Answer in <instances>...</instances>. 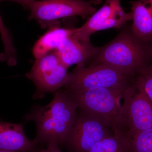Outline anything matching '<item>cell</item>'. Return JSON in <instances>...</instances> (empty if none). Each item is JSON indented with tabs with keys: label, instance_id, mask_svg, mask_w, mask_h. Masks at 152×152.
I'll return each mask as SVG.
<instances>
[{
	"label": "cell",
	"instance_id": "obj_18",
	"mask_svg": "<svg viewBox=\"0 0 152 152\" xmlns=\"http://www.w3.org/2000/svg\"><path fill=\"white\" fill-rule=\"evenodd\" d=\"M33 152H63L58 146V143L55 141L49 142L47 147L43 148H37Z\"/></svg>",
	"mask_w": 152,
	"mask_h": 152
},
{
	"label": "cell",
	"instance_id": "obj_17",
	"mask_svg": "<svg viewBox=\"0 0 152 152\" xmlns=\"http://www.w3.org/2000/svg\"><path fill=\"white\" fill-rule=\"evenodd\" d=\"M0 34L4 46V52L1 56L4 60L12 61L18 58L16 50L14 45L12 38L8 29L6 27L0 15Z\"/></svg>",
	"mask_w": 152,
	"mask_h": 152
},
{
	"label": "cell",
	"instance_id": "obj_21",
	"mask_svg": "<svg viewBox=\"0 0 152 152\" xmlns=\"http://www.w3.org/2000/svg\"><path fill=\"white\" fill-rule=\"evenodd\" d=\"M96 1H99V0H96Z\"/></svg>",
	"mask_w": 152,
	"mask_h": 152
},
{
	"label": "cell",
	"instance_id": "obj_14",
	"mask_svg": "<svg viewBox=\"0 0 152 152\" xmlns=\"http://www.w3.org/2000/svg\"><path fill=\"white\" fill-rule=\"evenodd\" d=\"M130 140L120 133L103 139L95 144L88 152H129Z\"/></svg>",
	"mask_w": 152,
	"mask_h": 152
},
{
	"label": "cell",
	"instance_id": "obj_10",
	"mask_svg": "<svg viewBox=\"0 0 152 152\" xmlns=\"http://www.w3.org/2000/svg\"><path fill=\"white\" fill-rule=\"evenodd\" d=\"M38 145L28 138L21 124L0 121V150L33 152Z\"/></svg>",
	"mask_w": 152,
	"mask_h": 152
},
{
	"label": "cell",
	"instance_id": "obj_16",
	"mask_svg": "<svg viewBox=\"0 0 152 152\" xmlns=\"http://www.w3.org/2000/svg\"><path fill=\"white\" fill-rule=\"evenodd\" d=\"M130 140L129 152H152V128L138 133Z\"/></svg>",
	"mask_w": 152,
	"mask_h": 152
},
{
	"label": "cell",
	"instance_id": "obj_15",
	"mask_svg": "<svg viewBox=\"0 0 152 152\" xmlns=\"http://www.w3.org/2000/svg\"><path fill=\"white\" fill-rule=\"evenodd\" d=\"M133 83L152 102V63L143 68L136 75Z\"/></svg>",
	"mask_w": 152,
	"mask_h": 152
},
{
	"label": "cell",
	"instance_id": "obj_2",
	"mask_svg": "<svg viewBox=\"0 0 152 152\" xmlns=\"http://www.w3.org/2000/svg\"><path fill=\"white\" fill-rule=\"evenodd\" d=\"M77 108L66 91H60L56 92L53 99L47 105L33 109L26 119L36 123L37 135L34 140L38 145L51 141L65 143Z\"/></svg>",
	"mask_w": 152,
	"mask_h": 152
},
{
	"label": "cell",
	"instance_id": "obj_8",
	"mask_svg": "<svg viewBox=\"0 0 152 152\" xmlns=\"http://www.w3.org/2000/svg\"><path fill=\"white\" fill-rule=\"evenodd\" d=\"M55 50L37 59L29 72L26 75L35 86L36 99L47 93L56 91L64 86L69 73Z\"/></svg>",
	"mask_w": 152,
	"mask_h": 152
},
{
	"label": "cell",
	"instance_id": "obj_3",
	"mask_svg": "<svg viewBox=\"0 0 152 152\" xmlns=\"http://www.w3.org/2000/svg\"><path fill=\"white\" fill-rule=\"evenodd\" d=\"M126 89L95 88L65 91L77 108L102 120L113 130L121 113V100Z\"/></svg>",
	"mask_w": 152,
	"mask_h": 152
},
{
	"label": "cell",
	"instance_id": "obj_6",
	"mask_svg": "<svg viewBox=\"0 0 152 152\" xmlns=\"http://www.w3.org/2000/svg\"><path fill=\"white\" fill-rule=\"evenodd\" d=\"M93 1L84 0H39L30 3L26 8L30 11L29 19L37 22L42 29L60 26L59 20L69 17L92 15L96 9Z\"/></svg>",
	"mask_w": 152,
	"mask_h": 152
},
{
	"label": "cell",
	"instance_id": "obj_1",
	"mask_svg": "<svg viewBox=\"0 0 152 152\" xmlns=\"http://www.w3.org/2000/svg\"><path fill=\"white\" fill-rule=\"evenodd\" d=\"M152 63V44L140 40L131 31L123 30L113 40L97 48L91 65L105 64L134 77Z\"/></svg>",
	"mask_w": 152,
	"mask_h": 152
},
{
	"label": "cell",
	"instance_id": "obj_11",
	"mask_svg": "<svg viewBox=\"0 0 152 152\" xmlns=\"http://www.w3.org/2000/svg\"><path fill=\"white\" fill-rule=\"evenodd\" d=\"M121 6L120 0H107L82 26L74 28L72 36L79 40L90 42V37L94 33L107 29V23Z\"/></svg>",
	"mask_w": 152,
	"mask_h": 152
},
{
	"label": "cell",
	"instance_id": "obj_4",
	"mask_svg": "<svg viewBox=\"0 0 152 152\" xmlns=\"http://www.w3.org/2000/svg\"><path fill=\"white\" fill-rule=\"evenodd\" d=\"M123 98L119 118L113 131L130 140L138 133L152 128V102L133 82Z\"/></svg>",
	"mask_w": 152,
	"mask_h": 152
},
{
	"label": "cell",
	"instance_id": "obj_20",
	"mask_svg": "<svg viewBox=\"0 0 152 152\" xmlns=\"http://www.w3.org/2000/svg\"><path fill=\"white\" fill-rule=\"evenodd\" d=\"M0 152H22L14 151H2V150H0Z\"/></svg>",
	"mask_w": 152,
	"mask_h": 152
},
{
	"label": "cell",
	"instance_id": "obj_19",
	"mask_svg": "<svg viewBox=\"0 0 152 152\" xmlns=\"http://www.w3.org/2000/svg\"><path fill=\"white\" fill-rule=\"evenodd\" d=\"M37 0H0V2L4 1H10L15 2L18 3L20 4L26 8L30 3L32 2Z\"/></svg>",
	"mask_w": 152,
	"mask_h": 152
},
{
	"label": "cell",
	"instance_id": "obj_7",
	"mask_svg": "<svg viewBox=\"0 0 152 152\" xmlns=\"http://www.w3.org/2000/svg\"><path fill=\"white\" fill-rule=\"evenodd\" d=\"M114 134L102 120L81 110L77 112L65 143L73 152H88L98 142Z\"/></svg>",
	"mask_w": 152,
	"mask_h": 152
},
{
	"label": "cell",
	"instance_id": "obj_9",
	"mask_svg": "<svg viewBox=\"0 0 152 152\" xmlns=\"http://www.w3.org/2000/svg\"><path fill=\"white\" fill-rule=\"evenodd\" d=\"M97 48L90 42L79 40L72 34L66 38L55 51L61 61L68 69L74 65L78 68L86 66L94 58Z\"/></svg>",
	"mask_w": 152,
	"mask_h": 152
},
{
	"label": "cell",
	"instance_id": "obj_13",
	"mask_svg": "<svg viewBox=\"0 0 152 152\" xmlns=\"http://www.w3.org/2000/svg\"><path fill=\"white\" fill-rule=\"evenodd\" d=\"M72 28L53 27L39 38L33 47V54L37 59L50 52L55 50L63 41L73 32Z\"/></svg>",
	"mask_w": 152,
	"mask_h": 152
},
{
	"label": "cell",
	"instance_id": "obj_12",
	"mask_svg": "<svg viewBox=\"0 0 152 152\" xmlns=\"http://www.w3.org/2000/svg\"><path fill=\"white\" fill-rule=\"evenodd\" d=\"M133 23L131 30L140 40L152 44V0L130 2Z\"/></svg>",
	"mask_w": 152,
	"mask_h": 152
},
{
	"label": "cell",
	"instance_id": "obj_5",
	"mask_svg": "<svg viewBox=\"0 0 152 152\" xmlns=\"http://www.w3.org/2000/svg\"><path fill=\"white\" fill-rule=\"evenodd\" d=\"M134 77L105 64L76 67L69 74L64 87L66 91H75L95 88L126 90Z\"/></svg>",
	"mask_w": 152,
	"mask_h": 152
}]
</instances>
